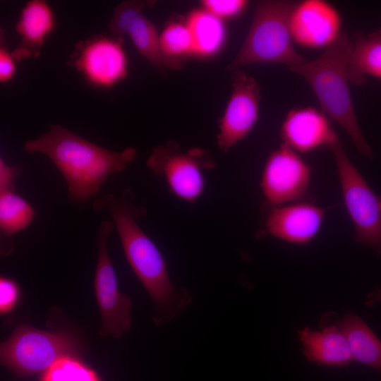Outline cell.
I'll return each mask as SVG.
<instances>
[{"label": "cell", "mask_w": 381, "mask_h": 381, "mask_svg": "<svg viewBox=\"0 0 381 381\" xmlns=\"http://www.w3.org/2000/svg\"><path fill=\"white\" fill-rule=\"evenodd\" d=\"M92 209L111 216L126 258L152 300L155 322L159 325L173 320L190 304L191 296L171 282L162 253L139 226L138 220L147 213L145 207L126 188L120 195L107 193L95 199Z\"/></svg>", "instance_id": "obj_1"}, {"label": "cell", "mask_w": 381, "mask_h": 381, "mask_svg": "<svg viewBox=\"0 0 381 381\" xmlns=\"http://www.w3.org/2000/svg\"><path fill=\"white\" fill-rule=\"evenodd\" d=\"M23 150L47 156L63 176L70 200L80 204L97 195L110 175L122 172L137 157L134 147L110 150L55 123L47 133L27 140Z\"/></svg>", "instance_id": "obj_2"}, {"label": "cell", "mask_w": 381, "mask_h": 381, "mask_svg": "<svg viewBox=\"0 0 381 381\" xmlns=\"http://www.w3.org/2000/svg\"><path fill=\"white\" fill-rule=\"evenodd\" d=\"M353 44V41L343 32L318 57L289 68L307 82L322 111L341 126L359 153L372 160L375 155L361 130L349 85Z\"/></svg>", "instance_id": "obj_3"}, {"label": "cell", "mask_w": 381, "mask_h": 381, "mask_svg": "<svg viewBox=\"0 0 381 381\" xmlns=\"http://www.w3.org/2000/svg\"><path fill=\"white\" fill-rule=\"evenodd\" d=\"M296 2L261 1L256 4L248 32L229 71L259 64H281L289 68L306 60L294 47L289 18Z\"/></svg>", "instance_id": "obj_4"}, {"label": "cell", "mask_w": 381, "mask_h": 381, "mask_svg": "<svg viewBox=\"0 0 381 381\" xmlns=\"http://www.w3.org/2000/svg\"><path fill=\"white\" fill-rule=\"evenodd\" d=\"M335 160L345 207L354 226L356 242L381 254V194L369 186L348 157L338 138L329 147Z\"/></svg>", "instance_id": "obj_5"}, {"label": "cell", "mask_w": 381, "mask_h": 381, "mask_svg": "<svg viewBox=\"0 0 381 381\" xmlns=\"http://www.w3.org/2000/svg\"><path fill=\"white\" fill-rule=\"evenodd\" d=\"M73 349V340L64 333L22 325L1 344V362L16 374L28 376L46 371Z\"/></svg>", "instance_id": "obj_6"}, {"label": "cell", "mask_w": 381, "mask_h": 381, "mask_svg": "<svg viewBox=\"0 0 381 381\" xmlns=\"http://www.w3.org/2000/svg\"><path fill=\"white\" fill-rule=\"evenodd\" d=\"M146 164L165 180L173 194L188 202H195L204 191L202 171L216 165L206 150L194 147L183 152L174 140L154 147Z\"/></svg>", "instance_id": "obj_7"}, {"label": "cell", "mask_w": 381, "mask_h": 381, "mask_svg": "<svg viewBox=\"0 0 381 381\" xmlns=\"http://www.w3.org/2000/svg\"><path fill=\"white\" fill-rule=\"evenodd\" d=\"M114 228V222L109 220L99 224L94 289L102 320L99 334L119 339L131 327L132 301L119 290L116 272L108 255L107 242Z\"/></svg>", "instance_id": "obj_8"}, {"label": "cell", "mask_w": 381, "mask_h": 381, "mask_svg": "<svg viewBox=\"0 0 381 381\" xmlns=\"http://www.w3.org/2000/svg\"><path fill=\"white\" fill-rule=\"evenodd\" d=\"M311 169L299 153L287 145L270 152L265 163L260 188L268 205L303 200L307 195Z\"/></svg>", "instance_id": "obj_9"}, {"label": "cell", "mask_w": 381, "mask_h": 381, "mask_svg": "<svg viewBox=\"0 0 381 381\" xmlns=\"http://www.w3.org/2000/svg\"><path fill=\"white\" fill-rule=\"evenodd\" d=\"M260 92L254 78L240 70L232 74V92L219 121L217 146L223 152L243 140L259 118Z\"/></svg>", "instance_id": "obj_10"}, {"label": "cell", "mask_w": 381, "mask_h": 381, "mask_svg": "<svg viewBox=\"0 0 381 381\" xmlns=\"http://www.w3.org/2000/svg\"><path fill=\"white\" fill-rule=\"evenodd\" d=\"M258 236H269L284 241L304 245L320 232L327 209L300 200L280 205H264Z\"/></svg>", "instance_id": "obj_11"}, {"label": "cell", "mask_w": 381, "mask_h": 381, "mask_svg": "<svg viewBox=\"0 0 381 381\" xmlns=\"http://www.w3.org/2000/svg\"><path fill=\"white\" fill-rule=\"evenodd\" d=\"M339 11L323 0L296 2L289 18L294 43L310 49L324 50L333 44L343 33Z\"/></svg>", "instance_id": "obj_12"}, {"label": "cell", "mask_w": 381, "mask_h": 381, "mask_svg": "<svg viewBox=\"0 0 381 381\" xmlns=\"http://www.w3.org/2000/svg\"><path fill=\"white\" fill-rule=\"evenodd\" d=\"M75 66L92 85L110 88L128 74V59L120 42L97 37L85 43Z\"/></svg>", "instance_id": "obj_13"}, {"label": "cell", "mask_w": 381, "mask_h": 381, "mask_svg": "<svg viewBox=\"0 0 381 381\" xmlns=\"http://www.w3.org/2000/svg\"><path fill=\"white\" fill-rule=\"evenodd\" d=\"M280 136L283 144L299 154L329 148L339 138L329 117L312 107L291 109L282 123Z\"/></svg>", "instance_id": "obj_14"}, {"label": "cell", "mask_w": 381, "mask_h": 381, "mask_svg": "<svg viewBox=\"0 0 381 381\" xmlns=\"http://www.w3.org/2000/svg\"><path fill=\"white\" fill-rule=\"evenodd\" d=\"M143 1H124L114 10L109 24L115 35H127L138 52L158 71H162V62L157 29L143 13Z\"/></svg>", "instance_id": "obj_15"}, {"label": "cell", "mask_w": 381, "mask_h": 381, "mask_svg": "<svg viewBox=\"0 0 381 381\" xmlns=\"http://www.w3.org/2000/svg\"><path fill=\"white\" fill-rule=\"evenodd\" d=\"M54 25V14L45 1L32 0L27 2L16 26L21 41L11 52L14 59L23 60L37 57Z\"/></svg>", "instance_id": "obj_16"}, {"label": "cell", "mask_w": 381, "mask_h": 381, "mask_svg": "<svg viewBox=\"0 0 381 381\" xmlns=\"http://www.w3.org/2000/svg\"><path fill=\"white\" fill-rule=\"evenodd\" d=\"M307 358L328 366H341L353 360L349 343L341 331L334 326L322 331L305 327L298 332Z\"/></svg>", "instance_id": "obj_17"}, {"label": "cell", "mask_w": 381, "mask_h": 381, "mask_svg": "<svg viewBox=\"0 0 381 381\" xmlns=\"http://www.w3.org/2000/svg\"><path fill=\"white\" fill-rule=\"evenodd\" d=\"M348 75L349 82L357 85H363L367 75L381 79V35L377 30L367 35L356 32Z\"/></svg>", "instance_id": "obj_18"}, {"label": "cell", "mask_w": 381, "mask_h": 381, "mask_svg": "<svg viewBox=\"0 0 381 381\" xmlns=\"http://www.w3.org/2000/svg\"><path fill=\"white\" fill-rule=\"evenodd\" d=\"M339 328L349 343L353 359L381 373V341L356 315L348 313Z\"/></svg>", "instance_id": "obj_19"}, {"label": "cell", "mask_w": 381, "mask_h": 381, "mask_svg": "<svg viewBox=\"0 0 381 381\" xmlns=\"http://www.w3.org/2000/svg\"><path fill=\"white\" fill-rule=\"evenodd\" d=\"M186 21L193 40V55L210 57L222 49L226 38L223 20L200 8L191 12Z\"/></svg>", "instance_id": "obj_20"}, {"label": "cell", "mask_w": 381, "mask_h": 381, "mask_svg": "<svg viewBox=\"0 0 381 381\" xmlns=\"http://www.w3.org/2000/svg\"><path fill=\"white\" fill-rule=\"evenodd\" d=\"M159 44L164 68L179 69L194 54L192 35L186 20L169 21L159 35Z\"/></svg>", "instance_id": "obj_21"}, {"label": "cell", "mask_w": 381, "mask_h": 381, "mask_svg": "<svg viewBox=\"0 0 381 381\" xmlns=\"http://www.w3.org/2000/svg\"><path fill=\"white\" fill-rule=\"evenodd\" d=\"M35 216L33 207L15 191L0 193V231L3 239L25 229Z\"/></svg>", "instance_id": "obj_22"}, {"label": "cell", "mask_w": 381, "mask_h": 381, "mask_svg": "<svg viewBox=\"0 0 381 381\" xmlns=\"http://www.w3.org/2000/svg\"><path fill=\"white\" fill-rule=\"evenodd\" d=\"M42 381H99L91 369L71 356L57 360L44 372Z\"/></svg>", "instance_id": "obj_23"}, {"label": "cell", "mask_w": 381, "mask_h": 381, "mask_svg": "<svg viewBox=\"0 0 381 381\" xmlns=\"http://www.w3.org/2000/svg\"><path fill=\"white\" fill-rule=\"evenodd\" d=\"M246 0H205L201 1L202 8L217 18L225 20L241 14L248 7Z\"/></svg>", "instance_id": "obj_24"}, {"label": "cell", "mask_w": 381, "mask_h": 381, "mask_svg": "<svg viewBox=\"0 0 381 381\" xmlns=\"http://www.w3.org/2000/svg\"><path fill=\"white\" fill-rule=\"evenodd\" d=\"M19 296V288L12 279L1 277L0 279V312H10L15 307Z\"/></svg>", "instance_id": "obj_25"}, {"label": "cell", "mask_w": 381, "mask_h": 381, "mask_svg": "<svg viewBox=\"0 0 381 381\" xmlns=\"http://www.w3.org/2000/svg\"><path fill=\"white\" fill-rule=\"evenodd\" d=\"M22 167L19 165H8L1 157L0 159V193L15 191V183L18 176L22 171Z\"/></svg>", "instance_id": "obj_26"}, {"label": "cell", "mask_w": 381, "mask_h": 381, "mask_svg": "<svg viewBox=\"0 0 381 381\" xmlns=\"http://www.w3.org/2000/svg\"><path fill=\"white\" fill-rule=\"evenodd\" d=\"M15 59L6 49L4 37L1 38L0 47V82L1 83L10 81L15 75L16 66Z\"/></svg>", "instance_id": "obj_27"}, {"label": "cell", "mask_w": 381, "mask_h": 381, "mask_svg": "<svg viewBox=\"0 0 381 381\" xmlns=\"http://www.w3.org/2000/svg\"><path fill=\"white\" fill-rule=\"evenodd\" d=\"M381 301V289H377L373 293L369 294L368 297L367 304L373 305L376 302Z\"/></svg>", "instance_id": "obj_28"}, {"label": "cell", "mask_w": 381, "mask_h": 381, "mask_svg": "<svg viewBox=\"0 0 381 381\" xmlns=\"http://www.w3.org/2000/svg\"><path fill=\"white\" fill-rule=\"evenodd\" d=\"M377 32L381 35V28L377 30Z\"/></svg>", "instance_id": "obj_29"}]
</instances>
